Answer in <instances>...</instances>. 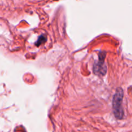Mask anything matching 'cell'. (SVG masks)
Wrapping results in <instances>:
<instances>
[{
	"instance_id": "obj_1",
	"label": "cell",
	"mask_w": 132,
	"mask_h": 132,
	"mask_svg": "<svg viewBox=\"0 0 132 132\" xmlns=\"http://www.w3.org/2000/svg\"><path fill=\"white\" fill-rule=\"evenodd\" d=\"M122 98H123V91L121 88H118L113 98V113L116 117L118 119H122L124 116L123 109L122 106Z\"/></svg>"
},
{
	"instance_id": "obj_2",
	"label": "cell",
	"mask_w": 132,
	"mask_h": 132,
	"mask_svg": "<svg viewBox=\"0 0 132 132\" xmlns=\"http://www.w3.org/2000/svg\"><path fill=\"white\" fill-rule=\"evenodd\" d=\"M104 55H100L99 56V62L96 63L94 65V72L97 75H104L106 73V66L104 65Z\"/></svg>"
},
{
	"instance_id": "obj_3",
	"label": "cell",
	"mask_w": 132,
	"mask_h": 132,
	"mask_svg": "<svg viewBox=\"0 0 132 132\" xmlns=\"http://www.w3.org/2000/svg\"><path fill=\"white\" fill-rule=\"evenodd\" d=\"M46 41V36L45 34H43L41 36H39V38L37 40V42L36 43V46H39V45H41V44L44 43L45 41Z\"/></svg>"
}]
</instances>
